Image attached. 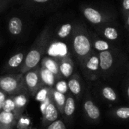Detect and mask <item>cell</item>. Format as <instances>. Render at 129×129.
Instances as JSON below:
<instances>
[{"instance_id": "32", "label": "cell", "mask_w": 129, "mask_h": 129, "mask_svg": "<svg viewBox=\"0 0 129 129\" xmlns=\"http://www.w3.org/2000/svg\"><path fill=\"white\" fill-rule=\"evenodd\" d=\"M33 2H35V3H39V4H44V3H46V2H48L50 0H29Z\"/></svg>"}, {"instance_id": "3", "label": "cell", "mask_w": 129, "mask_h": 129, "mask_svg": "<svg viewBox=\"0 0 129 129\" xmlns=\"http://www.w3.org/2000/svg\"><path fill=\"white\" fill-rule=\"evenodd\" d=\"M72 36L73 53L80 63L93 51L91 41L85 29L80 26H75Z\"/></svg>"}, {"instance_id": "2", "label": "cell", "mask_w": 129, "mask_h": 129, "mask_svg": "<svg viewBox=\"0 0 129 129\" xmlns=\"http://www.w3.org/2000/svg\"><path fill=\"white\" fill-rule=\"evenodd\" d=\"M0 89L8 96L23 94L30 95L25 83L24 75L20 73L0 76Z\"/></svg>"}, {"instance_id": "5", "label": "cell", "mask_w": 129, "mask_h": 129, "mask_svg": "<svg viewBox=\"0 0 129 129\" xmlns=\"http://www.w3.org/2000/svg\"><path fill=\"white\" fill-rule=\"evenodd\" d=\"M82 110L84 115L88 121L93 124H97L101 121V110L95 103L89 90H88L83 98Z\"/></svg>"}, {"instance_id": "23", "label": "cell", "mask_w": 129, "mask_h": 129, "mask_svg": "<svg viewBox=\"0 0 129 129\" xmlns=\"http://www.w3.org/2000/svg\"><path fill=\"white\" fill-rule=\"evenodd\" d=\"M91 44H92V48H94V51L98 53L106 51H111L112 48L110 45L107 42L101 39H94L93 42H91Z\"/></svg>"}, {"instance_id": "6", "label": "cell", "mask_w": 129, "mask_h": 129, "mask_svg": "<svg viewBox=\"0 0 129 129\" xmlns=\"http://www.w3.org/2000/svg\"><path fill=\"white\" fill-rule=\"evenodd\" d=\"M39 69L40 63L23 74L25 83L29 91V93L33 98L35 97L38 91L45 86L40 77Z\"/></svg>"}, {"instance_id": "33", "label": "cell", "mask_w": 129, "mask_h": 129, "mask_svg": "<svg viewBox=\"0 0 129 129\" xmlns=\"http://www.w3.org/2000/svg\"><path fill=\"white\" fill-rule=\"evenodd\" d=\"M126 26L129 30V13L128 14V17H127V20H126Z\"/></svg>"}, {"instance_id": "22", "label": "cell", "mask_w": 129, "mask_h": 129, "mask_svg": "<svg viewBox=\"0 0 129 129\" xmlns=\"http://www.w3.org/2000/svg\"><path fill=\"white\" fill-rule=\"evenodd\" d=\"M74 28L73 24L71 23H66L63 25H61L57 31V36L60 39H67L70 35L73 34V32L74 30Z\"/></svg>"}, {"instance_id": "36", "label": "cell", "mask_w": 129, "mask_h": 129, "mask_svg": "<svg viewBox=\"0 0 129 129\" xmlns=\"http://www.w3.org/2000/svg\"><path fill=\"white\" fill-rule=\"evenodd\" d=\"M29 129H35V128H29Z\"/></svg>"}, {"instance_id": "31", "label": "cell", "mask_w": 129, "mask_h": 129, "mask_svg": "<svg viewBox=\"0 0 129 129\" xmlns=\"http://www.w3.org/2000/svg\"><path fill=\"white\" fill-rule=\"evenodd\" d=\"M125 94L127 98L129 101V79L127 80V82H125Z\"/></svg>"}, {"instance_id": "9", "label": "cell", "mask_w": 129, "mask_h": 129, "mask_svg": "<svg viewBox=\"0 0 129 129\" xmlns=\"http://www.w3.org/2000/svg\"><path fill=\"white\" fill-rule=\"evenodd\" d=\"M59 112L55 107L54 104L51 100L50 103L45 108V111L42 113V125L43 128L49 125L54 121L58 119L59 117Z\"/></svg>"}, {"instance_id": "34", "label": "cell", "mask_w": 129, "mask_h": 129, "mask_svg": "<svg viewBox=\"0 0 129 129\" xmlns=\"http://www.w3.org/2000/svg\"><path fill=\"white\" fill-rule=\"evenodd\" d=\"M7 1H8V0H0V2L1 3H3V4H6Z\"/></svg>"}, {"instance_id": "16", "label": "cell", "mask_w": 129, "mask_h": 129, "mask_svg": "<svg viewBox=\"0 0 129 129\" xmlns=\"http://www.w3.org/2000/svg\"><path fill=\"white\" fill-rule=\"evenodd\" d=\"M8 29L11 36H20L23 30V22L22 19L17 16L11 17L8 23Z\"/></svg>"}, {"instance_id": "13", "label": "cell", "mask_w": 129, "mask_h": 129, "mask_svg": "<svg viewBox=\"0 0 129 129\" xmlns=\"http://www.w3.org/2000/svg\"><path fill=\"white\" fill-rule=\"evenodd\" d=\"M20 119L14 113L2 111L0 113V129H14Z\"/></svg>"}, {"instance_id": "26", "label": "cell", "mask_w": 129, "mask_h": 129, "mask_svg": "<svg viewBox=\"0 0 129 129\" xmlns=\"http://www.w3.org/2000/svg\"><path fill=\"white\" fill-rule=\"evenodd\" d=\"M2 111L7 113H14L16 115V107L11 96H8L5 99L2 106Z\"/></svg>"}, {"instance_id": "21", "label": "cell", "mask_w": 129, "mask_h": 129, "mask_svg": "<svg viewBox=\"0 0 129 129\" xmlns=\"http://www.w3.org/2000/svg\"><path fill=\"white\" fill-rule=\"evenodd\" d=\"M109 115L118 120H128L129 119V106L125 107H117L110 109Z\"/></svg>"}, {"instance_id": "7", "label": "cell", "mask_w": 129, "mask_h": 129, "mask_svg": "<svg viewBox=\"0 0 129 129\" xmlns=\"http://www.w3.org/2000/svg\"><path fill=\"white\" fill-rule=\"evenodd\" d=\"M100 60V76L104 79L110 76L115 68V57L112 51L98 53Z\"/></svg>"}, {"instance_id": "15", "label": "cell", "mask_w": 129, "mask_h": 129, "mask_svg": "<svg viewBox=\"0 0 129 129\" xmlns=\"http://www.w3.org/2000/svg\"><path fill=\"white\" fill-rule=\"evenodd\" d=\"M98 94L106 102L113 104L119 101V96L116 91L110 86L103 85L98 90Z\"/></svg>"}, {"instance_id": "24", "label": "cell", "mask_w": 129, "mask_h": 129, "mask_svg": "<svg viewBox=\"0 0 129 129\" xmlns=\"http://www.w3.org/2000/svg\"><path fill=\"white\" fill-rule=\"evenodd\" d=\"M51 88H50V87H47V86L42 87L36 94V95L34 97L35 100L39 101V103H42V102L45 101L48 98L50 97V95H51Z\"/></svg>"}, {"instance_id": "1", "label": "cell", "mask_w": 129, "mask_h": 129, "mask_svg": "<svg viewBox=\"0 0 129 129\" xmlns=\"http://www.w3.org/2000/svg\"><path fill=\"white\" fill-rule=\"evenodd\" d=\"M49 37V28L46 26L39 33L29 51L26 53L19 73L24 74L40 63L48 47Z\"/></svg>"}, {"instance_id": "17", "label": "cell", "mask_w": 129, "mask_h": 129, "mask_svg": "<svg viewBox=\"0 0 129 129\" xmlns=\"http://www.w3.org/2000/svg\"><path fill=\"white\" fill-rule=\"evenodd\" d=\"M11 97L16 107V116H18L19 118H21L28 104L29 95L23 94L11 96Z\"/></svg>"}, {"instance_id": "30", "label": "cell", "mask_w": 129, "mask_h": 129, "mask_svg": "<svg viewBox=\"0 0 129 129\" xmlns=\"http://www.w3.org/2000/svg\"><path fill=\"white\" fill-rule=\"evenodd\" d=\"M122 8L125 15H128L129 13V0H123L122 2Z\"/></svg>"}, {"instance_id": "4", "label": "cell", "mask_w": 129, "mask_h": 129, "mask_svg": "<svg viewBox=\"0 0 129 129\" xmlns=\"http://www.w3.org/2000/svg\"><path fill=\"white\" fill-rule=\"evenodd\" d=\"M82 72L89 81H96L100 76V60L98 53L92 51L91 53L80 63Z\"/></svg>"}, {"instance_id": "12", "label": "cell", "mask_w": 129, "mask_h": 129, "mask_svg": "<svg viewBox=\"0 0 129 129\" xmlns=\"http://www.w3.org/2000/svg\"><path fill=\"white\" fill-rule=\"evenodd\" d=\"M59 68L63 79H69L73 73L74 62L70 57V55H67L58 60Z\"/></svg>"}, {"instance_id": "35", "label": "cell", "mask_w": 129, "mask_h": 129, "mask_svg": "<svg viewBox=\"0 0 129 129\" xmlns=\"http://www.w3.org/2000/svg\"><path fill=\"white\" fill-rule=\"evenodd\" d=\"M4 5H5V4H3V3H1V2H0V9H1V8L3 7Z\"/></svg>"}, {"instance_id": "14", "label": "cell", "mask_w": 129, "mask_h": 129, "mask_svg": "<svg viewBox=\"0 0 129 129\" xmlns=\"http://www.w3.org/2000/svg\"><path fill=\"white\" fill-rule=\"evenodd\" d=\"M40 66H42L51 71L56 76L57 80L63 79L59 68L58 60L52 57H43L40 61Z\"/></svg>"}, {"instance_id": "20", "label": "cell", "mask_w": 129, "mask_h": 129, "mask_svg": "<svg viewBox=\"0 0 129 129\" xmlns=\"http://www.w3.org/2000/svg\"><path fill=\"white\" fill-rule=\"evenodd\" d=\"M83 14H84L85 17L89 22H91V23H94V24L101 23L104 20V17H103L102 14L93 8H90V7L85 8L83 10Z\"/></svg>"}, {"instance_id": "28", "label": "cell", "mask_w": 129, "mask_h": 129, "mask_svg": "<svg viewBox=\"0 0 129 129\" xmlns=\"http://www.w3.org/2000/svg\"><path fill=\"white\" fill-rule=\"evenodd\" d=\"M42 129H67V126L62 120L57 119Z\"/></svg>"}, {"instance_id": "25", "label": "cell", "mask_w": 129, "mask_h": 129, "mask_svg": "<svg viewBox=\"0 0 129 129\" xmlns=\"http://www.w3.org/2000/svg\"><path fill=\"white\" fill-rule=\"evenodd\" d=\"M56 91H57L60 93H62L63 94H67L70 91H69V88H68V85H67V81H66L65 79H59L56 82L54 86L53 87Z\"/></svg>"}, {"instance_id": "18", "label": "cell", "mask_w": 129, "mask_h": 129, "mask_svg": "<svg viewBox=\"0 0 129 129\" xmlns=\"http://www.w3.org/2000/svg\"><path fill=\"white\" fill-rule=\"evenodd\" d=\"M51 97L52 101L54 104L55 107H57L59 113L63 116V108H64V105H65L66 100H67V95L63 94L62 93H60L57 91H56L54 88H51Z\"/></svg>"}, {"instance_id": "8", "label": "cell", "mask_w": 129, "mask_h": 129, "mask_svg": "<svg viewBox=\"0 0 129 129\" xmlns=\"http://www.w3.org/2000/svg\"><path fill=\"white\" fill-rule=\"evenodd\" d=\"M67 85L70 93L77 100H80L83 94V83L79 73H75L67 79Z\"/></svg>"}, {"instance_id": "10", "label": "cell", "mask_w": 129, "mask_h": 129, "mask_svg": "<svg viewBox=\"0 0 129 129\" xmlns=\"http://www.w3.org/2000/svg\"><path fill=\"white\" fill-rule=\"evenodd\" d=\"M25 51H20L12 55L5 63L3 70L4 71H16L18 70L20 72V67L24 61L26 57Z\"/></svg>"}, {"instance_id": "27", "label": "cell", "mask_w": 129, "mask_h": 129, "mask_svg": "<svg viewBox=\"0 0 129 129\" xmlns=\"http://www.w3.org/2000/svg\"><path fill=\"white\" fill-rule=\"evenodd\" d=\"M104 36L105 38H107V39L109 40H111V41H114V40H116L119 37V33L118 31L112 27V26H107V27H105L104 29Z\"/></svg>"}, {"instance_id": "11", "label": "cell", "mask_w": 129, "mask_h": 129, "mask_svg": "<svg viewBox=\"0 0 129 129\" xmlns=\"http://www.w3.org/2000/svg\"><path fill=\"white\" fill-rule=\"evenodd\" d=\"M76 112V100L75 98L69 92L67 94V100L63 108V116L67 123H71L73 120Z\"/></svg>"}, {"instance_id": "29", "label": "cell", "mask_w": 129, "mask_h": 129, "mask_svg": "<svg viewBox=\"0 0 129 129\" xmlns=\"http://www.w3.org/2000/svg\"><path fill=\"white\" fill-rule=\"evenodd\" d=\"M7 97H8V95L0 89V113L2 111V106H3V104H4L5 99L7 98Z\"/></svg>"}, {"instance_id": "19", "label": "cell", "mask_w": 129, "mask_h": 129, "mask_svg": "<svg viewBox=\"0 0 129 129\" xmlns=\"http://www.w3.org/2000/svg\"><path fill=\"white\" fill-rule=\"evenodd\" d=\"M39 74H40L41 79L45 86L53 88L56 82L57 81L56 76L51 71H49L48 69H46L42 66H40Z\"/></svg>"}]
</instances>
